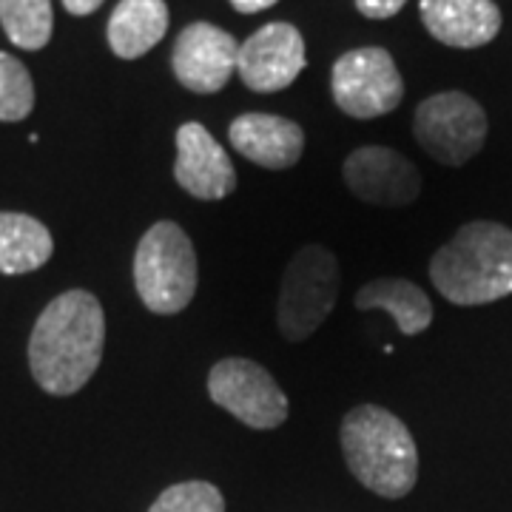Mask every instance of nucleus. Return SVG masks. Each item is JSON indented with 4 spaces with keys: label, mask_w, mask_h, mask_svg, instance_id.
I'll return each mask as SVG.
<instances>
[{
    "label": "nucleus",
    "mask_w": 512,
    "mask_h": 512,
    "mask_svg": "<svg viewBox=\"0 0 512 512\" xmlns=\"http://www.w3.org/2000/svg\"><path fill=\"white\" fill-rule=\"evenodd\" d=\"M237 57L239 43L234 35L214 23H191L174 43L171 69L188 92L217 94L237 72Z\"/></svg>",
    "instance_id": "nucleus-11"
},
{
    "label": "nucleus",
    "mask_w": 512,
    "mask_h": 512,
    "mask_svg": "<svg viewBox=\"0 0 512 512\" xmlns=\"http://www.w3.org/2000/svg\"><path fill=\"white\" fill-rule=\"evenodd\" d=\"M407 0H356V9L370 20L393 18L396 12H402Z\"/></svg>",
    "instance_id": "nucleus-21"
},
{
    "label": "nucleus",
    "mask_w": 512,
    "mask_h": 512,
    "mask_svg": "<svg viewBox=\"0 0 512 512\" xmlns=\"http://www.w3.org/2000/svg\"><path fill=\"white\" fill-rule=\"evenodd\" d=\"M342 177L356 200L376 208H402L421 194L419 168L384 146L356 148L342 165Z\"/></svg>",
    "instance_id": "nucleus-9"
},
{
    "label": "nucleus",
    "mask_w": 512,
    "mask_h": 512,
    "mask_svg": "<svg viewBox=\"0 0 512 512\" xmlns=\"http://www.w3.org/2000/svg\"><path fill=\"white\" fill-rule=\"evenodd\" d=\"M436 291L461 308L490 305L512 293V231L501 222L461 225L430 259Z\"/></svg>",
    "instance_id": "nucleus-2"
},
{
    "label": "nucleus",
    "mask_w": 512,
    "mask_h": 512,
    "mask_svg": "<svg viewBox=\"0 0 512 512\" xmlns=\"http://www.w3.org/2000/svg\"><path fill=\"white\" fill-rule=\"evenodd\" d=\"M279 0H231V6L237 9L239 15H256V12H265L276 6Z\"/></svg>",
    "instance_id": "nucleus-22"
},
{
    "label": "nucleus",
    "mask_w": 512,
    "mask_h": 512,
    "mask_svg": "<svg viewBox=\"0 0 512 512\" xmlns=\"http://www.w3.org/2000/svg\"><path fill=\"white\" fill-rule=\"evenodd\" d=\"M55 254L49 228L29 214L0 211V274L20 276L43 268Z\"/></svg>",
    "instance_id": "nucleus-17"
},
{
    "label": "nucleus",
    "mask_w": 512,
    "mask_h": 512,
    "mask_svg": "<svg viewBox=\"0 0 512 512\" xmlns=\"http://www.w3.org/2000/svg\"><path fill=\"white\" fill-rule=\"evenodd\" d=\"M419 146L441 165L470 163L487 140V114L470 94L441 92L421 100L413 117Z\"/></svg>",
    "instance_id": "nucleus-6"
},
{
    "label": "nucleus",
    "mask_w": 512,
    "mask_h": 512,
    "mask_svg": "<svg viewBox=\"0 0 512 512\" xmlns=\"http://www.w3.org/2000/svg\"><path fill=\"white\" fill-rule=\"evenodd\" d=\"M106 348V313L89 291H66L37 316L29 367L49 396H74L97 373Z\"/></svg>",
    "instance_id": "nucleus-1"
},
{
    "label": "nucleus",
    "mask_w": 512,
    "mask_h": 512,
    "mask_svg": "<svg viewBox=\"0 0 512 512\" xmlns=\"http://www.w3.org/2000/svg\"><path fill=\"white\" fill-rule=\"evenodd\" d=\"M174 180L194 200H225L237 191V168L202 123L177 128Z\"/></svg>",
    "instance_id": "nucleus-12"
},
{
    "label": "nucleus",
    "mask_w": 512,
    "mask_h": 512,
    "mask_svg": "<svg viewBox=\"0 0 512 512\" xmlns=\"http://www.w3.org/2000/svg\"><path fill=\"white\" fill-rule=\"evenodd\" d=\"M350 473L370 493L404 498L419 478V450L407 424L379 404L353 407L339 430Z\"/></svg>",
    "instance_id": "nucleus-3"
},
{
    "label": "nucleus",
    "mask_w": 512,
    "mask_h": 512,
    "mask_svg": "<svg viewBox=\"0 0 512 512\" xmlns=\"http://www.w3.org/2000/svg\"><path fill=\"white\" fill-rule=\"evenodd\" d=\"M211 402L254 430H274L288 419V396L262 365L251 359H220L208 373Z\"/></svg>",
    "instance_id": "nucleus-8"
},
{
    "label": "nucleus",
    "mask_w": 512,
    "mask_h": 512,
    "mask_svg": "<svg viewBox=\"0 0 512 512\" xmlns=\"http://www.w3.org/2000/svg\"><path fill=\"white\" fill-rule=\"evenodd\" d=\"M63 6H66V12H72L77 18H83V15H92L97 12L100 6H103V0H63Z\"/></svg>",
    "instance_id": "nucleus-23"
},
{
    "label": "nucleus",
    "mask_w": 512,
    "mask_h": 512,
    "mask_svg": "<svg viewBox=\"0 0 512 512\" xmlns=\"http://www.w3.org/2000/svg\"><path fill=\"white\" fill-rule=\"evenodd\" d=\"M353 305L359 311H387L396 319V328L404 336H416L424 333L433 322V302L430 296L421 291L416 282L399 279V276H379L373 282H367L359 288Z\"/></svg>",
    "instance_id": "nucleus-16"
},
{
    "label": "nucleus",
    "mask_w": 512,
    "mask_h": 512,
    "mask_svg": "<svg viewBox=\"0 0 512 512\" xmlns=\"http://www.w3.org/2000/svg\"><path fill=\"white\" fill-rule=\"evenodd\" d=\"M308 63L305 40L291 23H268L239 43L237 74L242 83L259 94L288 89Z\"/></svg>",
    "instance_id": "nucleus-10"
},
{
    "label": "nucleus",
    "mask_w": 512,
    "mask_h": 512,
    "mask_svg": "<svg viewBox=\"0 0 512 512\" xmlns=\"http://www.w3.org/2000/svg\"><path fill=\"white\" fill-rule=\"evenodd\" d=\"M200 262L194 242L177 222L163 220L148 228L134 254V288L157 316L183 313L197 296Z\"/></svg>",
    "instance_id": "nucleus-4"
},
{
    "label": "nucleus",
    "mask_w": 512,
    "mask_h": 512,
    "mask_svg": "<svg viewBox=\"0 0 512 512\" xmlns=\"http://www.w3.org/2000/svg\"><path fill=\"white\" fill-rule=\"evenodd\" d=\"M333 103L356 120H373L393 111L404 97V80L396 60L379 46L345 52L330 74Z\"/></svg>",
    "instance_id": "nucleus-7"
},
{
    "label": "nucleus",
    "mask_w": 512,
    "mask_h": 512,
    "mask_svg": "<svg viewBox=\"0 0 512 512\" xmlns=\"http://www.w3.org/2000/svg\"><path fill=\"white\" fill-rule=\"evenodd\" d=\"M421 23L453 49L487 46L501 32V9L493 0H421Z\"/></svg>",
    "instance_id": "nucleus-14"
},
{
    "label": "nucleus",
    "mask_w": 512,
    "mask_h": 512,
    "mask_svg": "<svg viewBox=\"0 0 512 512\" xmlns=\"http://www.w3.org/2000/svg\"><path fill=\"white\" fill-rule=\"evenodd\" d=\"M0 23L15 46L37 52L52 40V0H0Z\"/></svg>",
    "instance_id": "nucleus-18"
},
{
    "label": "nucleus",
    "mask_w": 512,
    "mask_h": 512,
    "mask_svg": "<svg viewBox=\"0 0 512 512\" xmlns=\"http://www.w3.org/2000/svg\"><path fill=\"white\" fill-rule=\"evenodd\" d=\"M168 32L165 0H120L109 18L111 52L123 60L148 55Z\"/></svg>",
    "instance_id": "nucleus-15"
},
{
    "label": "nucleus",
    "mask_w": 512,
    "mask_h": 512,
    "mask_svg": "<svg viewBox=\"0 0 512 512\" xmlns=\"http://www.w3.org/2000/svg\"><path fill=\"white\" fill-rule=\"evenodd\" d=\"M148 512H225V498L208 481H180L168 487Z\"/></svg>",
    "instance_id": "nucleus-20"
},
{
    "label": "nucleus",
    "mask_w": 512,
    "mask_h": 512,
    "mask_svg": "<svg viewBox=\"0 0 512 512\" xmlns=\"http://www.w3.org/2000/svg\"><path fill=\"white\" fill-rule=\"evenodd\" d=\"M339 259L325 245H305L291 256L276 305V325L288 342H305L339 299Z\"/></svg>",
    "instance_id": "nucleus-5"
},
{
    "label": "nucleus",
    "mask_w": 512,
    "mask_h": 512,
    "mask_svg": "<svg viewBox=\"0 0 512 512\" xmlns=\"http://www.w3.org/2000/svg\"><path fill=\"white\" fill-rule=\"evenodd\" d=\"M228 140L245 160L271 171L293 168L305 151V131L299 123L262 111L239 114L228 128Z\"/></svg>",
    "instance_id": "nucleus-13"
},
{
    "label": "nucleus",
    "mask_w": 512,
    "mask_h": 512,
    "mask_svg": "<svg viewBox=\"0 0 512 512\" xmlns=\"http://www.w3.org/2000/svg\"><path fill=\"white\" fill-rule=\"evenodd\" d=\"M35 109V83L18 57L0 52V123L26 120Z\"/></svg>",
    "instance_id": "nucleus-19"
}]
</instances>
